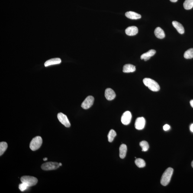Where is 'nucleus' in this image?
Masks as SVG:
<instances>
[{
	"mask_svg": "<svg viewBox=\"0 0 193 193\" xmlns=\"http://www.w3.org/2000/svg\"><path fill=\"white\" fill-rule=\"evenodd\" d=\"M173 169L170 167L168 168L164 172L161 180V183L163 186H166L170 181L173 173Z\"/></svg>",
	"mask_w": 193,
	"mask_h": 193,
	"instance_id": "1",
	"label": "nucleus"
},
{
	"mask_svg": "<svg viewBox=\"0 0 193 193\" xmlns=\"http://www.w3.org/2000/svg\"><path fill=\"white\" fill-rule=\"evenodd\" d=\"M143 82L146 86L153 92H157L160 89V87L157 83L151 78H144L143 79Z\"/></svg>",
	"mask_w": 193,
	"mask_h": 193,
	"instance_id": "2",
	"label": "nucleus"
},
{
	"mask_svg": "<svg viewBox=\"0 0 193 193\" xmlns=\"http://www.w3.org/2000/svg\"><path fill=\"white\" fill-rule=\"evenodd\" d=\"M42 143V139L40 136L35 137L31 141L30 147L32 150L35 151L40 149Z\"/></svg>",
	"mask_w": 193,
	"mask_h": 193,
	"instance_id": "3",
	"label": "nucleus"
},
{
	"mask_svg": "<svg viewBox=\"0 0 193 193\" xmlns=\"http://www.w3.org/2000/svg\"><path fill=\"white\" fill-rule=\"evenodd\" d=\"M21 182L25 184L28 187L34 186L37 184L38 179L34 177L25 176L21 178Z\"/></svg>",
	"mask_w": 193,
	"mask_h": 193,
	"instance_id": "4",
	"label": "nucleus"
},
{
	"mask_svg": "<svg viewBox=\"0 0 193 193\" xmlns=\"http://www.w3.org/2000/svg\"><path fill=\"white\" fill-rule=\"evenodd\" d=\"M59 163L56 162H47L43 164L42 169L45 171L52 170L57 169L59 167Z\"/></svg>",
	"mask_w": 193,
	"mask_h": 193,
	"instance_id": "5",
	"label": "nucleus"
},
{
	"mask_svg": "<svg viewBox=\"0 0 193 193\" xmlns=\"http://www.w3.org/2000/svg\"><path fill=\"white\" fill-rule=\"evenodd\" d=\"M94 101V98L92 96H88L85 99L81 104V107L84 109L87 110L89 109L93 104Z\"/></svg>",
	"mask_w": 193,
	"mask_h": 193,
	"instance_id": "6",
	"label": "nucleus"
},
{
	"mask_svg": "<svg viewBox=\"0 0 193 193\" xmlns=\"http://www.w3.org/2000/svg\"><path fill=\"white\" fill-rule=\"evenodd\" d=\"M57 118L59 122L66 127H69L71 123L67 116L62 113H59L57 114Z\"/></svg>",
	"mask_w": 193,
	"mask_h": 193,
	"instance_id": "7",
	"label": "nucleus"
},
{
	"mask_svg": "<svg viewBox=\"0 0 193 193\" xmlns=\"http://www.w3.org/2000/svg\"><path fill=\"white\" fill-rule=\"evenodd\" d=\"M132 114L130 111H127L123 113L122 116L121 121L122 124L125 125H127L130 124L131 121Z\"/></svg>",
	"mask_w": 193,
	"mask_h": 193,
	"instance_id": "8",
	"label": "nucleus"
},
{
	"mask_svg": "<svg viewBox=\"0 0 193 193\" xmlns=\"http://www.w3.org/2000/svg\"><path fill=\"white\" fill-rule=\"evenodd\" d=\"M145 123L146 121L143 117H138L136 120L135 127L137 130H143L145 127Z\"/></svg>",
	"mask_w": 193,
	"mask_h": 193,
	"instance_id": "9",
	"label": "nucleus"
},
{
	"mask_svg": "<svg viewBox=\"0 0 193 193\" xmlns=\"http://www.w3.org/2000/svg\"><path fill=\"white\" fill-rule=\"evenodd\" d=\"M105 97L107 100L111 101L115 98L116 95L115 92L113 89L110 88H108L106 89Z\"/></svg>",
	"mask_w": 193,
	"mask_h": 193,
	"instance_id": "10",
	"label": "nucleus"
},
{
	"mask_svg": "<svg viewBox=\"0 0 193 193\" xmlns=\"http://www.w3.org/2000/svg\"><path fill=\"white\" fill-rule=\"evenodd\" d=\"M138 32V29L136 26H131L128 27L125 30L126 34L129 36L136 35Z\"/></svg>",
	"mask_w": 193,
	"mask_h": 193,
	"instance_id": "11",
	"label": "nucleus"
},
{
	"mask_svg": "<svg viewBox=\"0 0 193 193\" xmlns=\"http://www.w3.org/2000/svg\"><path fill=\"white\" fill-rule=\"evenodd\" d=\"M156 53V50L154 49H151L146 53L142 54L141 56V59H144L145 61L149 60L150 58L154 56Z\"/></svg>",
	"mask_w": 193,
	"mask_h": 193,
	"instance_id": "12",
	"label": "nucleus"
},
{
	"mask_svg": "<svg viewBox=\"0 0 193 193\" xmlns=\"http://www.w3.org/2000/svg\"><path fill=\"white\" fill-rule=\"evenodd\" d=\"M125 15L128 18L131 20H138L141 18V16L140 14L134 11H128L126 13Z\"/></svg>",
	"mask_w": 193,
	"mask_h": 193,
	"instance_id": "13",
	"label": "nucleus"
},
{
	"mask_svg": "<svg viewBox=\"0 0 193 193\" xmlns=\"http://www.w3.org/2000/svg\"><path fill=\"white\" fill-rule=\"evenodd\" d=\"M173 26L176 29L177 31L180 34H183L185 32V29L183 26L178 22L174 21L172 22Z\"/></svg>",
	"mask_w": 193,
	"mask_h": 193,
	"instance_id": "14",
	"label": "nucleus"
},
{
	"mask_svg": "<svg viewBox=\"0 0 193 193\" xmlns=\"http://www.w3.org/2000/svg\"><path fill=\"white\" fill-rule=\"evenodd\" d=\"M61 62V60L59 58H54V59H49L44 63V66L46 67L51 65L59 64Z\"/></svg>",
	"mask_w": 193,
	"mask_h": 193,
	"instance_id": "15",
	"label": "nucleus"
},
{
	"mask_svg": "<svg viewBox=\"0 0 193 193\" xmlns=\"http://www.w3.org/2000/svg\"><path fill=\"white\" fill-rule=\"evenodd\" d=\"M154 33L155 36L157 38L160 39H163L165 37L164 31L160 27H157L155 30Z\"/></svg>",
	"mask_w": 193,
	"mask_h": 193,
	"instance_id": "16",
	"label": "nucleus"
},
{
	"mask_svg": "<svg viewBox=\"0 0 193 193\" xmlns=\"http://www.w3.org/2000/svg\"><path fill=\"white\" fill-rule=\"evenodd\" d=\"M136 70V67L131 64L124 65L123 67V72L126 73L133 72Z\"/></svg>",
	"mask_w": 193,
	"mask_h": 193,
	"instance_id": "17",
	"label": "nucleus"
},
{
	"mask_svg": "<svg viewBox=\"0 0 193 193\" xmlns=\"http://www.w3.org/2000/svg\"><path fill=\"white\" fill-rule=\"evenodd\" d=\"M120 157L122 159H124L127 152V147L126 145L122 144L120 147Z\"/></svg>",
	"mask_w": 193,
	"mask_h": 193,
	"instance_id": "18",
	"label": "nucleus"
},
{
	"mask_svg": "<svg viewBox=\"0 0 193 193\" xmlns=\"http://www.w3.org/2000/svg\"><path fill=\"white\" fill-rule=\"evenodd\" d=\"M184 7L185 9H191L193 7V0H186L184 3Z\"/></svg>",
	"mask_w": 193,
	"mask_h": 193,
	"instance_id": "19",
	"label": "nucleus"
},
{
	"mask_svg": "<svg viewBox=\"0 0 193 193\" xmlns=\"http://www.w3.org/2000/svg\"><path fill=\"white\" fill-rule=\"evenodd\" d=\"M135 163L136 166L139 168L144 167L146 166V163L145 161L143 159H140V158L136 159L135 161Z\"/></svg>",
	"mask_w": 193,
	"mask_h": 193,
	"instance_id": "20",
	"label": "nucleus"
},
{
	"mask_svg": "<svg viewBox=\"0 0 193 193\" xmlns=\"http://www.w3.org/2000/svg\"><path fill=\"white\" fill-rule=\"evenodd\" d=\"M116 135V133L115 130H110L108 135V141L110 143H112L114 141V138Z\"/></svg>",
	"mask_w": 193,
	"mask_h": 193,
	"instance_id": "21",
	"label": "nucleus"
},
{
	"mask_svg": "<svg viewBox=\"0 0 193 193\" xmlns=\"http://www.w3.org/2000/svg\"><path fill=\"white\" fill-rule=\"evenodd\" d=\"M8 148V144L5 142L0 143V156H1L5 151Z\"/></svg>",
	"mask_w": 193,
	"mask_h": 193,
	"instance_id": "22",
	"label": "nucleus"
},
{
	"mask_svg": "<svg viewBox=\"0 0 193 193\" xmlns=\"http://www.w3.org/2000/svg\"><path fill=\"white\" fill-rule=\"evenodd\" d=\"M184 57L186 59H192L193 58V48H190L184 53Z\"/></svg>",
	"mask_w": 193,
	"mask_h": 193,
	"instance_id": "23",
	"label": "nucleus"
},
{
	"mask_svg": "<svg viewBox=\"0 0 193 193\" xmlns=\"http://www.w3.org/2000/svg\"><path fill=\"white\" fill-rule=\"evenodd\" d=\"M140 145L142 148L143 151L146 152L149 149V146L147 142L143 141L140 142Z\"/></svg>",
	"mask_w": 193,
	"mask_h": 193,
	"instance_id": "24",
	"label": "nucleus"
},
{
	"mask_svg": "<svg viewBox=\"0 0 193 193\" xmlns=\"http://www.w3.org/2000/svg\"><path fill=\"white\" fill-rule=\"evenodd\" d=\"M28 187H29L26 184L22 183L20 184L19 188L21 191L23 192V191H25Z\"/></svg>",
	"mask_w": 193,
	"mask_h": 193,
	"instance_id": "25",
	"label": "nucleus"
},
{
	"mask_svg": "<svg viewBox=\"0 0 193 193\" xmlns=\"http://www.w3.org/2000/svg\"><path fill=\"white\" fill-rule=\"evenodd\" d=\"M170 128V127L169 125L166 124L163 126V129L164 130H165V131L169 130Z\"/></svg>",
	"mask_w": 193,
	"mask_h": 193,
	"instance_id": "26",
	"label": "nucleus"
},
{
	"mask_svg": "<svg viewBox=\"0 0 193 193\" xmlns=\"http://www.w3.org/2000/svg\"><path fill=\"white\" fill-rule=\"evenodd\" d=\"M190 129L191 131L193 132V124L191 125Z\"/></svg>",
	"mask_w": 193,
	"mask_h": 193,
	"instance_id": "27",
	"label": "nucleus"
},
{
	"mask_svg": "<svg viewBox=\"0 0 193 193\" xmlns=\"http://www.w3.org/2000/svg\"><path fill=\"white\" fill-rule=\"evenodd\" d=\"M190 104L191 106L193 108V100H191L190 102Z\"/></svg>",
	"mask_w": 193,
	"mask_h": 193,
	"instance_id": "28",
	"label": "nucleus"
},
{
	"mask_svg": "<svg viewBox=\"0 0 193 193\" xmlns=\"http://www.w3.org/2000/svg\"><path fill=\"white\" fill-rule=\"evenodd\" d=\"M170 1L172 2H176L178 1V0H170Z\"/></svg>",
	"mask_w": 193,
	"mask_h": 193,
	"instance_id": "29",
	"label": "nucleus"
},
{
	"mask_svg": "<svg viewBox=\"0 0 193 193\" xmlns=\"http://www.w3.org/2000/svg\"><path fill=\"white\" fill-rule=\"evenodd\" d=\"M43 159V161H46L47 160L48 158H46V157H45V158H44V159Z\"/></svg>",
	"mask_w": 193,
	"mask_h": 193,
	"instance_id": "30",
	"label": "nucleus"
},
{
	"mask_svg": "<svg viewBox=\"0 0 193 193\" xmlns=\"http://www.w3.org/2000/svg\"><path fill=\"white\" fill-rule=\"evenodd\" d=\"M59 163V166H62V164L61 163Z\"/></svg>",
	"mask_w": 193,
	"mask_h": 193,
	"instance_id": "31",
	"label": "nucleus"
},
{
	"mask_svg": "<svg viewBox=\"0 0 193 193\" xmlns=\"http://www.w3.org/2000/svg\"><path fill=\"white\" fill-rule=\"evenodd\" d=\"M191 166H192V167L193 168V161L192 162V163H191Z\"/></svg>",
	"mask_w": 193,
	"mask_h": 193,
	"instance_id": "32",
	"label": "nucleus"
}]
</instances>
